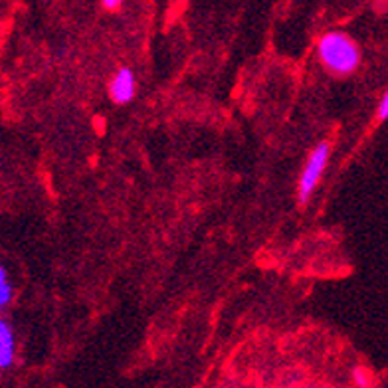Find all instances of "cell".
Instances as JSON below:
<instances>
[{
  "mask_svg": "<svg viewBox=\"0 0 388 388\" xmlns=\"http://www.w3.org/2000/svg\"><path fill=\"white\" fill-rule=\"evenodd\" d=\"M319 58L325 63L327 70L333 74L345 75L357 70L361 62L357 44L343 32H329L319 42Z\"/></svg>",
  "mask_w": 388,
  "mask_h": 388,
  "instance_id": "obj_1",
  "label": "cell"
},
{
  "mask_svg": "<svg viewBox=\"0 0 388 388\" xmlns=\"http://www.w3.org/2000/svg\"><path fill=\"white\" fill-rule=\"evenodd\" d=\"M327 161H329V145L321 143L311 153V157L307 161L303 173H301V179H299V199H301V202H307V199L311 196V192L317 187L323 170H325Z\"/></svg>",
  "mask_w": 388,
  "mask_h": 388,
  "instance_id": "obj_2",
  "label": "cell"
},
{
  "mask_svg": "<svg viewBox=\"0 0 388 388\" xmlns=\"http://www.w3.org/2000/svg\"><path fill=\"white\" fill-rule=\"evenodd\" d=\"M109 94H111V99L115 104H127L133 99L135 95V75L131 70H119L117 75L111 80V85H109Z\"/></svg>",
  "mask_w": 388,
  "mask_h": 388,
  "instance_id": "obj_3",
  "label": "cell"
},
{
  "mask_svg": "<svg viewBox=\"0 0 388 388\" xmlns=\"http://www.w3.org/2000/svg\"><path fill=\"white\" fill-rule=\"evenodd\" d=\"M14 361V339L11 327L0 321V368H8Z\"/></svg>",
  "mask_w": 388,
  "mask_h": 388,
  "instance_id": "obj_4",
  "label": "cell"
},
{
  "mask_svg": "<svg viewBox=\"0 0 388 388\" xmlns=\"http://www.w3.org/2000/svg\"><path fill=\"white\" fill-rule=\"evenodd\" d=\"M12 299V287L8 284V277H6V272L0 268V307L6 305Z\"/></svg>",
  "mask_w": 388,
  "mask_h": 388,
  "instance_id": "obj_5",
  "label": "cell"
},
{
  "mask_svg": "<svg viewBox=\"0 0 388 388\" xmlns=\"http://www.w3.org/2000/svg\"><path fill=\"white\" fill-rule=\"evenodd\" d=\"M353 378H355V382H357L358 387H368L370 384V377H368L367 368H357Z\"/></svg>",
  "mask_w": 388,
  "mask_h": 388,
  "instance_id": "obj_6",
  "label": "cell"
},
{
  "mask_svg": "<svg viewBox=\"0 0 388 388\" xmlns=\"http://www.w3.org/2000/svg\"><path fill=\"white\" fill-rule=\"evenodd\" d=\"M388 117V97L384 95L382 99H380V104H378V119L380 121H384Z\"/></svg>",
  "mask_w": 388,
  "mask_h": 388,
  "instance_id": "obj_7",
  "label": "cell"
},
{
  "mask_svg": "<svg viewBox=\"0 0 388 388\" xmlns=\"http://www.w3.org/2000/svg\"><path fill=\"white\" fill-rule=\"evenodd\" d=\"M101 4L107 11H115V8H119L123 4V0H101Z\"/></svg>",
  "mask_w": 388,
  "mask_h": 388,
  "instance_id": "obj_8",
  "label": "cell"
}]
</instances>
